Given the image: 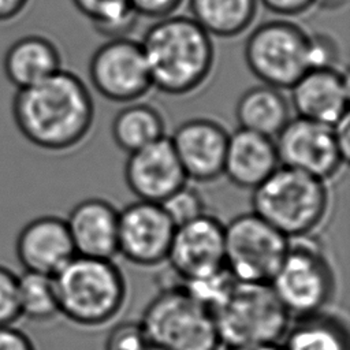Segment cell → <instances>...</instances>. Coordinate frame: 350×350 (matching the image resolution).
<instances>
[{
    "label": "cell",
    "instance_id": "cell-1",
    "mask_svg": "<svg viewBox=\"0 0 350 350\" xmlns=\"http://www.w3.org/2000/svg\"><path fill=\"white\" fill-rule=\"evenodd\" d=\"M11 112L22 137L52 153L78 146L94 122V101L77 74L60 68L46 79L18 89Z\"/></svg>",
    "mask_w": 350,
    "mask_h": 350
},
{
    "label": "cell",
    "instance_id": "cell-2",
    "mask_svg": "<svg viewBox=\"0 0 350 350\" xmlns=\"http://www.w3.org/2000/svg\"><path fill=\"white\" fill-rule=\"evenodd\" d=\"M152 88L185 96L200 89L215 66V44L191 16L170 15L157 19L139 41Z\"/></svg>",
    "mask_w": 350,
    "mask_h": 350
},
{
    "label": "cell",
    "instance_id": "cell-3",
    "mask_svg": "<svg viewBox=\"0 0 350 350\" xmlns=\"http://www.w3.org/2000/svg\"><path fill=\"white\" fill-rule=\"evenodd\" d=\"M243 57L261 83L288 90L308 70L338 66L339 51L328 36H312L298 23L280 18L252 30Z\"/></svg>",
    "mask_w": 350,
    "mask_h": 350
},
{
    "label": "cell",
    "instance_id": "cell-4",
    "mask_svg": "<svg viewBox=\"0 0 350 350\" xmlns=\"http://www.w3.org/2000/svg\"><path fill=\"white\" fill-rule=\"evenodd\" d=\"M52 278L59 314L74 324L103 325L124 305L126 279L112 258L75 254Z\"/></svg>",
    "mask_w": 350,
    "mask_h": 350
},
{
    "label": "cell",
    "instance_id": "cell-5",
    "mask_svg": "<svg viewBox=\"0 0 350 350\" xmlns=\"http://www.w3.org/2000/svg\"><path fill=\"white\" fill-rule=\"evenodd\" d=\"M252 212L288 239L310 237L329 209L327 182L279 165L252 190Z\"/></svg>",
    "mask_w": 350,
    "mask_h": 350
},
{
    "label": "cell",
    "instance_id": "cell-6",
    "mask_svg": "<svg viewBox=\"0 0 350 350\" xmlns=\"http://www.w3.org/2000/svg\"><path fill=\"white\" fill-rule=\"evenodd\" d=\"M148 350H219L213 314L175 280L145 306L139 319Z\"/></svg>",
    "mask_w": 350,
    "mask_h": 350
},
{
    "label": "cell",
    "instance_id": "cell-7",
    "mask_svg": "<svg viewBox=\"0 0 350 350\" xmlns=\"http://www.w3.org/2000/svg\"><path fill=\"white\" fill-rule=\"evenodd\" d=\"M211 312L226 347L279 345L291 324L269 283L235 278Z\"/></svg>",
    "mask_w": 350,
    "mask_h": 350
},
{
    "label": "cell",
    "instance_id": "cell-8",
    "mask_svg": "<svg viewBox=\"0 0 350 350\" xmlns=\"http://www.w3.org/2000/svg\"><path fill=\"white\" fill-rule=\"evenodd\" d=\"M291 319L325 310L336 290L334 268L310 237L290 239L288 250L269 282Z\"/></svg>",
    "mask_w": 350,
    "mask_h": 350
},
{
    "label": "cell",
    "instance_id": "cell-9",
    "mask_svg": "<svg viewBox=\"0 0 350 350\" xmlns=\"http://www.w3.org/2000/svg\"><path fill=\"white\" fill-rule=\"evenodd\" d=\"M288 246L290 239L254 212L224 224V267L237 280L269 283Z\"/></svg>",
    "mask_w": 350,
    "mask_h": 350
},
{
    "label": "cell",
    "instance_id": "cell-10",
    "mask_svg": "<svg viewBox=\"0 0 350 350\" xmlns=\"http://www.w3.org/2000/svg\"><path fill=\"white\" fill-rule=\"evenodd\" d=\"M88 75L93 89L113 103L138 101L152 89L141 42L127 36L100 45L89 60Z\"/></svg>",
    "mask_w": 350,
    "mask_h": 350
},
{
    "label": "cell",
    "instance_id": "cell-11",
    "mask_svg": "<svg viewBox=\"0 0 350 350\" xmlns=\"http://www.w3.org/2000/svg\"><path fill=\"white\" fill-rule=\"evenodd\" d=\"M279 164L328 182L347 163L334 126L293 116L273 138Z\"/></svg>",
    "mask_w": 350,
    "mask_h": 350
},
{
    "label": "cell",
    "instance_id": "cell-12",
    "mask_svg": "<svg viewBox=\"0 0 350 350\" xmlns=\"http://www.w3.org/2000/svg\"><path fill=\"white\" fill-rule=\"evenodd\" d=\"M174 276L185 283L212 276L224 269V224L204 213L176 226L167 260Z\"/></svg>",
    "mask_w": 350,
    "mask_h": 350
},
{
    "label": "cell",
    "instance_id": "cell-13",
    "mask_svg": "<svg viewBox=\"0 0 350 350\" xmlns=\"http://www.w3.org/2000/svg\"><path fill=\"white\" fill-rule=\"evenodd\" d=\"M175 228L160 204L131 202L119 211L118 254L134 265H159L167 260Z\"/></svg>",
    "mask_w": 350,
    "mask_h": 350
},
{
    "label": "cell",
    "instance_id": "cell-14",
    "mask_svg": "<svg viewBox=\"0 0 350 350\" xmlns=\"http://www.w3.org/2000/svg\"><path fill=\"white\" fill-rule=\"evenodd\" d=\"M187 180L213 182L223 175L228 133L209 118H193L180 123L170 137Z\"/></svg>",
    "mask_w": 350,
    "mask_h": 350
},
{
    "label": "cell",
    "instance_id": "cell-15",
    "mask_svg": "<svg viewBox=\"0 0 350 350\" xmlns=\"http://www.w3.org/2000/svg\"><path fill=\"white\" fill-rule=\"evenodd\" d=\"M124 180L138 200L157 204L187 183L167 135L129 153L124 164Z\"/></svg>",
    "mask_w": 350,
    "mask_h": 350
},
{
    "label": "cell",
    "instance_id": "cell-16",
    "mask_svg": "<svg viewBox=\"0 0 350 350\" xmlns=\"http://www.w3.org/2000/svg\"><path fill=\"white\" fill-rule=\"evenodd\" d=\"M288 90L295 116L334 126L349 115V78L339 66L313 67Z\"/></svg>",
    "mask_w": 350,
    "mask_h": 350
},
{
    "label": "cell",
    "instance_id": "cell-17",
    "mask_svg": "<svg viewBox=\"0 0 350 350\" xmlns=\"http://www.w3.org/2000/svg\"><path fill=\"white\" fill-rule=\"evenodd\" d=\"M15 254L23 271L57 273L75 256L66 220L44 215L27 221L18 232Z\"/></svg>",
    "mask_w": 350,
    "mask_h": 350
},
{
    "label": "cell",
    "instance_id": "cell-18",
    "mask_svg": "<svg viewBox=\"0 0 350 350\" xmlns=\"http://www.w3.org/2000/svg\"><path fill=\"white\" fill-rule=\"evenodd\" d=\"M75 254L113 258L118 254L119 211L107 200L86 198L64 219Z\"/></svg>",
    "mask_w": 350,
    "mask_h": 350
},
{
    "label": "cell",
    "instance_id": "cell-19",
    "mask_svg": "<svg viewBox=\"0 0 350 350\" xmlns=\"http://www.w3.org/2000/svg\"><path fill=\"white\" fill-rule=\"evenodd\" d=\"M279 165L273 138L239 127L228 134L223 175L237 187L254 190Z\"/></svg>",
    "mask_w": 350,
    "mask_h": 350
},
{
    "label": "cell",
    "instance_id": "cell-20",
    "mask_svg": "<svg viewBox=\"0 0 350 350\" xmlns=\"http://www.w3.org/2000/svg\"><path fill=\"white\" fill-rule=\"evenodd\" d=\"M60 68V49L53 40L37 33L16 38L3 57V72L16 90L46 79Z\"/></svg>",
    "mask_w": 350,
    "mask_h": 350
},
{
    "label": "cell",
    "instance_id": "cell-21",
    "mask_svg": "<svg viewBox=\"0 0 350 350\" xmlns=\"http://www.w3.org/2000/svg\"><path fill=\"white\" fill-rule=\"evenodd\" d=\"M288 97L283 90L260 83L245 90L235 105V119L245 129L275 138L293 118Z\"/></svg>",
    "mask_w": 350,
    "mask_h": 350
},
{
    "label": "cell",
    "instance_id": "cell-22",
    "mask_svg": "<svg viewBox=\"0 0 350 350\" xmlns=\"http://www.w3.org/2000/svg\"><path fill=\"white\" fill-rule=\"evenodd\" d=\"M282 350H350L345 321L325 310L295 319L279 343Z\"/></svg>",
    "mask_w": 350,
    "mask_h": 350
},
{
    "label": "cell",
    "instance_id": "cell-23",
    "mask_svg": "<svg viewBox=\"0 0 350 350\" xmlns=\"http://www.w3.org/2000/svg\"><path fill=\"white\" fill-rule=\"evenodd\" d=\"M257 5V0H189L190 16L217 38H234L249 29Z\"/></svg>",
    "mask_w": 350,
    "mask_h": 350
},
{
    "label": "cell",
    "instance_id": "cell-24",
    "mask_svg": "<svg viewBox=\"0 0 350 350\" xmlns=\"http://www.w3.org/2000/svg\"><path fill=\"white\" fill-rule=\"evenodd\" d=\"M111 134L118 148L131 153L165 137V120L157 108L138 100L115 115Z\"/></svg>",
    "mask_w": 350,
    "mask_h": 350
},
{
    "label": "cell",
    "instance_id": "cell-25",
    "mask_svg": "<svg viewBox=\"0 0 350 350\" xmlns=\"http://www.w3.org/2000/svg\"><path fill=\"white\" fill-rule=\"evenodd\" d=\"M21 319L49 321L59 314L53 278L44 273L23 271L18 275Z\"/></svg>",
    "mask_w": 350,
    "mask_h": 350
},
{
    "label": "cell",
    "instance_id": "cell-26",
    "mask_svg": "<svg viewBox=\"0 0 350 350\" xmlns=\"http://www.w3.org/2000/svg\"><path fill=\"white\" fill-rule=\"evenodd\" d=\"M81 15L89 19L97 31L115 38L126 37L138 16L129 0H71Z\"/></svg>",
    "mask_w": 350,
    "mask_h": 350
},
{
    "label": "cell",
    "instance_id": "cell-27",
    "mask_svg": "<svg viewBox=\"0 0 350 350\" xmlns=\"http://www.w3.org/2000/svg\"><path fill=\"white\" fill-rule=\"evenodd\" d=\"M175 226H180L206 213L201 193L187 183L160 202Z\"/></svg>",
    "mask_w": 350,
    "mask_h": 350
},
{
    "label": "cell",
    "instance_id": "cell-28",
    "mask_svg": "<svg viewBox=\"0 0 350 350\" xmlns=\"http://www.w3.org/2000/svg\"><path fill=\"white\" fill-rule=\"evenodd\" d=\"M19 319L18 275L0 264V327L15 325Z\"/></svg>",
    "mask_w": 350,
    "mask_h": 350
},
{
    "label": "cell",
    "instance_id": "cell-29",
    "mask_svg": "<svg viewBox=\"0 0 350 350\" xmlns=\"http://www.w3.org/2000/svg\"><path fill=\"white\" fill-rule=\"evenodd\" d=\"M104 350H148L139 321H123L108 334Z\"/></svg>",
    "mask_w": 350,
    "mask_h": 350
},
{
    "label": "cell",
    "instance_id": "cell-30",
    "mask_svg": "<svg viewBox=\"0 0 350 350\" xmlns=\"http://www.w3.org/2000/svg\"><path fill=\"white\" fill-rule=\"evenodd\" d=\"M185 0H129L137 16L161 19L174 15Z\"/></svg>",
    "mask_w": 350,
    "mask_h": 350
},
{
    "label": "cell",
    "instance_id": "cell-31",
    "mask_svg": "<svg viewBox=\"0 0 350 350\" xmlns=\"http://www.w3.org/2000/svg\"><path fill=\"white\" fill-rule=\"evenodd\" d=\"M264 8L279 16H297L308 12L317 0H257Z\"/></svg>",
    "mask_w": 350,
    "mask_h": 350
},
{
    "label": "cell",
    "instance_id": "cell-32",
    "mask_svg": "<svg viewBox=\"0 0 350 350\" xmlns=\"http://www.w3.org/2000/svg\"><path fill=\"white\" fill-rule=\"evenodd\" d=\"M0 350H37L26 332L15 325L0 327Z\"/></svg>",
    "mask_w": 350,
    "mask_h": 350
},
{
    "label": "cell",
    "instance_id": "cell-33",
    "mask_svg": "<svg viewBox=\"0 0 350 350\" xmlns=\"http://www.w3.org/2000/svg\"><path fill=\"white\" fill-rule=\"evenodd\" d=\"M30 0H0V23H7L18 18Z\"/></svg>",
    "mask_w": 350,
    "mask_h": 350
},
{
    "label": "cell",
    "instance_id": "cell-34",
    "mask_svg": "<svg viewBox=\"0 0 350 350\" xmlns=\"http://www.w3.org/2000/svg\"><path fill=\"white\" fill-rule=\"evenodd\" d=\"M227 350H282L279 345H260V346H242V347H227Z\"/></svg>",
    "mask_w": 350,
    "mask_h": 350
},
{
    "label": "cell",
    "instance_id": "cell-35",
    "mask_svg": "<svg viewBox=\"0 0 350 350\" xmlns=\"http://www.w3.org/2000/svg\"><path fill=\"white\" fill-rule=\"evenodd\" d=\"M347 0H317L316 5L323 7L325 10H331V8H338L340 5H343Z\"/></svg>",
    "mask_w": 350,
    "mask_h": 350
}]
</instances>
